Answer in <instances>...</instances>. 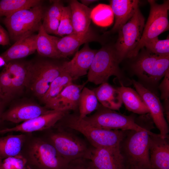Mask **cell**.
Returning <instances> with one entry per match:
<instances>
[{
	"instance_id": "30",
	"label": "cell",
	"mask_w": 169,
	"mask_h": 169,
	"mask_svg": "<svg viewBox=\"0 0 169 169\" xmlns=\"http://www.w3.org/2000/svg\"><path fill=\"white\" fill-rule=\"evenodd\" d=\"M39 0H2L0 1V17L8 16L21 9L41 4Z\"/></svg>"
},
{
	"instance_id": "21",
	"label": "cell",
	"mask_w": 169,
	"mask_h": 169,
	"mask_svg": "<svg viewBox=\"0 0 169 169\" xmlns=\"http://www.w3.org/2000/svg\"><path fill=\"white\" fill-rule=\"evenodd\" d=\"M37 34L25 36L15 42L10 48L0 55L6 63L26 57L35 52Z\"/></svg>"
},
{
	"instance_id": "12",
	"label": "cell",
	"mask_w": 169,
	"mask_h": 169,
	"mask_svg": "<svg viewBox=\"0 0 169 169\" xmlns=\"http://www.w3.org/2000/svg\"><path fill=\"white\" fill-rule=\"evenodd\" d=\"M131 83L148 108L153 122L160 131L161 137L168 138V126L159 98L140 83L134 80H132Z\"/></svg>"
},
{
	"instance_id": "44",
	"label": "cell",
	"mask_w": 169,
	"mask_h": 169,
	"mask_svg": "<svg viewBox=\"0 0 169 169\" xmlns=\"http://www.w3.org/2000/svg\"><path fill=\"white\" fill-rule=\"evenodd\" d=\"M0 169H3L2 166V159L0 158Z\"/></svg>"
},
{
	"instance_id": "14",
	"label": "cell",
	"mask_w": 169,
	"mask_h": 169,
	"mask_svg": "<svg viewBox=\"0 0 169 169\" xmlns=\"http://www.w3.org/2000/svg\"><path fill=\"white\" fill-rule=\"evenodd\" d=\"M88 160L94 169H128L119 151L93 147Z\"/></svg>"
},
{
	"instance_id": "26",
	"label": "cell",
	"mask_w": 169,
	"mask_h": 169,
	"mask_svg": "<svg viewBox=\"0 0 169 169\" xmlns=\"http://www.w3.org/2000/svg\"><path fill=\"white\" fill-rule=\"evenodd\" d=\"M37 34L36 44L38 53L40 55L53 59L61 58L57 50L55 36L48 34L41 23Z\"/></svg>"
},
{
	"instance_id": "11",
	"label": "cell",
	"mask_w": 169,
	"mask_h": 169,
	"mask_svg": "<svg viewBox=\"0 0 169 169\" xmlns=\"http://www.w3.org/2000/svg\"><path fill=\"white\" fill-rule=\"evenodd\" d=\"M30 155L42 169H66L70 162L59 153L52 144L41 141L33 145Z\"/></svg>"
},
{
	"instance_id": "20",
	"label": "cell",
	"mask_w": 169,
	"mask_h": 169,
	"mask_svg": "<svg viewBox=\"0 0 169 169\" xmlns=\"http://www.w3.org/2000/svg\"><path fill=\"white\" fill-rule=\"evenodd\" d=\"M110 6L115 18L114 24L110 30L112 33L118 31L132 17L139 6L137 0H111Z\"/></svg>"
},
{
	"instance_id": "37",
	"label": "cell",
	"mask_w": 169,
	"mask_h": 169,
	"mask_svg": "<svg viewBox=\"0 0 169 169\" xmlns=\"http://www.w3.org/2000/svg\"><path fill=\"white\" fill-rule=\"evenodd\" d=\"M161 92V98L165 101L169 98V69L166 73L163 79L159 86Z\"/></svg>"
},
{
	"instance_id": "3",
	"label": "cell",
	"mask_w": 169,
	"mask_h": 169,
	"mask_svg": "<svg viewBox=\"0 0 169 169\" xmlns=\"http://www.w3.org/2000/svg\"><path fill=\"white\" fill-rule=\"evenodd\" d=\"M119 58L114 47L106 46L97 51L87 73V82L96 85L107 82L112 76H116L123 84L126 80L121 71Z\"/></svg>"
},
{
	"instance_id": "45",
	"label": "cell",
	"mask_w": 169,
	"mask_h": 169,
	"mask_svg": "<svg viewBox=\"0 0 169 169\" xmlns=\"http://www.w3.org/2000/svg\"><path fill=\"white\" fill-rule=\"evenodd\" d=\"M25 169H31L29 166H27Z\"/></svg>"
},
{
	"instance_id": "1",
	"label": "cell",
	"mask_w": 169,
	"mask_h": 169,
	"mask_svg": "<svg viewBox=\"0 0 169 169\" xmlns=\"http://www.w3.org/2000/svg\"><path fill=\"white\" fill-rule=\"evenodd\" d=\"M67 127L84 136L95 148H103L120 151L126 131L104 129L94 126L79 115L67 114L63 118Z\"/></svg>"
},
{
	"instance_id": "43",
	"label": "cell",
	"mask_w": 169,
	"mask_h": 169,
	"mask_svg": "<svg viewBox=\"0 0 169 169\" xmlns=\"http://www.w3.org/2000/svg\"><path fill=\"white\" fill-rule=\"evenodd\" d=\"M128 169H147L142 167L138 166H130L128 167Z\"/></svg>"
},
{
	"instance_id": "38",
	"label": "cell",
	"mask_w": 169,
	"mask_h": 169,
	"mask_svg": "<svg viewBox=\"0 0 169 169\" xmlns=\"http://www.w3.org/2000/svg\"><path fill=\"white\" fill-rule=\"evenodd\" d=\"M79 159L69 162L66 169H94L89 161Z\"/></svg>"
},
{
	"instance_id": "36",
	"label": "cell",
	"mask_w": 169,
	"mask_h": 169,
	"mask_svg": "<svg viewBox=\"0 0 169 169\" xmlns=\"http://www.w3.org/2000/svg\"><path fill=\"white\" fill-rule=\"evenodd\" d=\"M27 160L19 154L6 158L2 161L3 169H25Z\"/></svg>"
},
{
	"instance_id": "27",
	"label": "cell",
	"mask_w": 169,
	"mask_h": 169,
	"mask_svg": "<svg viewBox=\"0 0 169 169\" xmlns=\"http://www.w3.org/2000/svg\"><path fill=\"white\" fill-rule=\"evenodd\" d=\"M45 12L42 25L48 34L57 35L64 5L59 0H54Z\"/></svg>"
},
{
	"instance_id": "5",
	"label": "cell",
	"mask_w": 169,
	"mask_h": 169,
	"mask_svg": "<svg viewBox=\"0 0 169 169\" xmlns=\"http://www.w3.org/2000/svg\"><path fill=\"white\" fill-rule=\"evenodd\" d=\"M26 88L41 99L53 81L63 71L62 64L42 60L27 64Z\"/></svg>"
},
{
	"instance_id": "28",
	"label": "cell",
	"mask_w": 169,
	"mask_h": 169,
	"mask_svg": "<svg viewBox=\"0 0 169 169\" xmlns=\"http://www.w3.org/2000/svg\"><path fill=\"white\" fill-rule=\"evenodd\" d=\"M25 138L23 134L0 137V158L2 160L19 154Z\"/></svg>"
},
{
	"instance_id": "41",
	"label": "cell",
	"mask_w": 169,
	"mask_h": 169,
	"mask_svg": "<svg viewBox=\"0 0 169 169\" xmlns=\"http://www.w3.org/2000/svg\"><path fill=\"white\" fill-rule=\"evenodd\" d=\"M97 1V0H81V2L82 4L88 7L89 5Z\"/></svg>"
},
{
	"instance_id": "31",
	"label": "cell",
	"mask_w": 169,
	"mask_h": 169,
	"mask_svg": "<svg viewBox=\"0 0 169 169\" xmlns=\"http://www.w3.org/2000/svg\"><path fill=\"white\" fill-rule=\"evenodd\" d=\"M73 80L66 72L63 71L51 83L44 96L41 99L45 104L57 96L65 87L73 83Z\"/></svg>"
},
{
	"instance_id": "9",
	"label": "cell",
	"mask_w": 169,
	"mask_h": 169,
	"mask_svg": "<svg viewBox=\"0 0 169 169\" xmlns=\"http://www.w3.org/2000/svg\"><path fill=\"white\" fill-rule=\"evenodd\" d=\"M92 115L83 119L91 125L99 128L123 131H141L146 129L139 125L131 115H126L100 105Z\"/></svg>"
},
{
	"instance_id": "10",
	"label": "cell",
	"mask_w": 169,
	"mask_h": 169,
	"mask_svg": "<svg viewBox=\"0 0 169 169\" xmlns=\"http://www.w3.org/2000/svg\"><path fill=\"white\" fill-rule=\"evenodd\" d=\"M50 140L59 153L69 162L79 159H89L91 149L74 136L67 132H61L52 135Z\"/></svg>"
},
{
	"instance_id": "32",
	"label": "cell",
	"mask_w": 169,
	"mask_h": 169,
	"mask_svg": "<svg viewBox=\"0 0 169 169\" xmlns=\"http://www.w3.org/2000/svg\"><path fill=\"white\" fill-rule=\"evenodd\" d=\"M114 15L110 6L99 4L92 9L91 19L96 25L102 27L109 26L112 23Z\"/></svg>"
},
{
	"instance_id": "35",
	"label": "cell",
	"mask_w": 169,
	"mask_h": 169,
	"mask_svg": "<svg viewBox=\"0 0 169 169\" xmlns=\"http://www.w3.org/2000/svg\"><path fill=\"white\" fill-rule=\"evenodd\" d=\"M10 75L4 68L0 73V96L6 102L13 97Z\"/></svg>"
},
{
	"instance_id": "6",
	"label": "cell",
	"mask_w": 169,
	"mask_h": 169,
	"mask_svg": "<svg viewBox=\"0 0 169 169\" xmlns=\"http://www.w3.org/2000/svg\"><path fill=\"white\" fill-rule=\"evenodd\" d=\"M145 21L138 6L131 18L118 30V37L114 47L120 62L125 58H131L141 39Z\"/></svg>"
},
{
	"instance_id": "40",
	"label": "cell",
	"mask_w": 169,
	"mask_h": 169,
	"mask_svg": "<svg viewBox=\"0 0 169 169\" xmlns=\"http://www.w3.org/2000/svg\"><path fill=\"white\" fill-rule=\"evenodd\" d=\"M6 102L0 96V120L3 114V111Z\"/></svg>"
},
{
	"instance_id": "29",
	"label": "cell",
	"mask_w": 169,
	"mask_h": 169,
	"mask_svg": "<svg viewBox=\"0 0 169 169\" xmlns=\"http://www.w3.org/2000/svg\"><path fill=\"white\" fill-rule=\"evenodd\" d=\"M99 105L94 91L84 87L80 93L79 99V118L83 119L96 110Z\"/></svg>"
},
{
	"instance_id": "22",
	"label": "cell",
	"mask_w": 169,
	"mask_h": 169,
	"mask_svg": "<svg viewBox=\"0 0 169 169\" xmlns=\"http://www.w3.org/2000/svg\"><path fill=\"white\" fill-rule=\"evenodd\" d=\"M74 33H86L90 28L92 9L75 0L70 1Z\"/></svg>"
},
{
	"instance_id": "4",
	"label": "cell",
	"mask_w": 169,
	"mask_h": 169,
	"mask_svg": "<svg viewBox=\"0 0 169 169\" xmlns=\"http://www.w3.org/2000/svg\"><path fill=\"white\" fill-rule=\"evenodd\" d=\"M44 12L41 4L19 10L5 17L3 22L9 37L15 42L38 31Z\"/></svg>"
},
{
	"instance_id": "16",
	"label": "cell",
	"mask_w": 169,
	"mask_h": 169,
	"mask_svg": "<svg viewBox=\"0 0 169 169\" xmlns=\"http://www.w3.org/2000/svg\"><path fill=\"white\" fill-rule=\"evenodd\" d=\"M100 41V37L90 28L84 34L73 33L61 38L54 37L56 48L61 58H66L73 54L83 44Z\"/></svg>"
},
{
	"instance_id": "34",
	"label": "cell",
	"mask_w": 169,
	"mask_h": 169,
	"mask_svg": "<svg viewBox=\"0 0 169 169\" xmlns=\"http://www.w3.org/2000/svg\"><path fill=\"white\" fill-rule=\"evenodd\" d=\"M148 51L157 55H169V38L159 40L156 37L146 42L144 45Z\"/></svg>"
},
{
	"instance_id": "39",
	"label": "cell",
	"mask_w": 169,
	"mask_h": 169,
	"mask_svg": "<svg viewBox=\"0 0 169 169\" xmlns=\"http://www.w3.org/2000/svg\"><path fill=\"white\" fill-rule=\"evenodd\" d=\"M9 34L0 24V45H6L10 44Z\"/></svg>"
},
{
	"instance_id": "17",
	"label": "cell",
	"mask_w": 169,
	"mask_h": 169,
	"mask_svg": "<svg viewBox=\"0 0 169 169\" xmlns=\"http://www.w3.org/2000/svg\"><path fill=\"white\" fill-rule=\"evenodd\" d=\"M88 82L81 84L73 83L65 87L57 96L45 104L52 110H75L78 108L80 93Z\"/></svg>"
},
{
	"instance_id": "2",
	"label": "cell",
	"mask_w": 169,
	"mask_h": 169,
	"mask_svg": "<svg viewBox=\"0 0 169 169\" xmlns=\"http://www.w3.org/2000/svg\"><path fill=\"white\" fill-rule=\"evenodd\" d=\"M144 130L126 131L120 150L127 166H138L154 169L151 165L149 153L150 134Z\"/></svg>"
},
{
	"instance_id": "19",
	"label": "cell",
	"mask_w": 169,
	"mask_h": 169,
	"mask_svg": "<svg viewBox=\"0 0 169 169\" xmlns=\"http://www.w3.org/2000/svg\"><path fill=\"white\" fill-rule=\"evenodd\" d=\"M52 110L32 103L16 105L3 113L1 119L13 123L23 122L45 114Z\"/></svg>"
},
{
	"instance_id": "25",
	"label": "cell",
	"mask_w": 169,
	"mask_h": 169,
	"mask_svg": "<svg viewBox=\"0 0 169 169\" xmlns=\"http://www.w3.org/2000/svg\"><path fill=\"white\" fill-rule=\"evenodd\" d=\"M117 89L120 92L122 103L127 110L139 114L150 113L144 101L136 91L122 84Z\"/></svg>"
},
{
	"instance_id": "24",
	"label": "cell",
	"mask_w": 169,
	"mask_h": 169,
	"mask_svg": "<svg viewBox=\"0 0 169 169\" xmlns=\"http://www.w3.org/2000/svg\"><path fill=\"white\" fill-rule=\"evenodd\" d=\"M101 105L110 109L119 110L122 104L119 91L107 82L93 90Z\"/></svg>"
},
{
	"instance_id": "13",
	"label": "cell",
	"mask_w": 169,
	"mask_h": 169,
	"mask_svg": "<svg viewBox=\"0 0 169 169\" xmlns=\"http://www.w3.org/2000/svg\"><path fill=\"white\" fill-rule=\"evenodd\" d=\"M67 110H51L49 113L22 123L13 127L0 130V133L12 132H32L51 127L69 113Z\"/></svg>"
},
{
	"instance_id": "23",
	"label": "cell",
	"mask_w": 169,
	"mask_h": 169,
	"mask_svg": "<svg viewBox=\"0 0 169 169\" xmlns=\"http://www.w3.org/2000/svg\"><path fill=\"white\" fill-rule=\"evenodd\" d=\"M28 63L18 60L7 63L4 68L10 74L12 81L13 97L26 88Z\"/></svg>"
},
{
	"instance_id": "7",
	"label": "cell",
	"mask_w": 169,
	"mask_h": 169,
	"mask_svg": "<svg viewBox=\"0 0 169 169\" xmlns=\"http://www.w3.org/2000/svg\"><path fill=\"white\" fill-rule=\"evenodd\" d=\"M131 67L141 80L156 85L169 69V55H157L146 50L137 56Z\"/></svg>"
},
{
	"instance_id": "42",
	"label": "cell",
	"mask_w": 169,
	"mask_h": 169,
	"mask_svg": "<svg viewBox=\"0 0 169 169\" xmlns=\"http://www.w3.org/2000/svg\"><path fill=\"white\" fill-rule=\"evenodd\" d=\"M7 63L4 59L0 55V67L5 66Z\"/></svg>"
},
{
	"instance_id": "18",
	"label": "cell",
	"mask_w": 169,
	"mask_h": 169,
	"mask_svg": "<svg viewBox=\"0 0 169 169\" xmlns=\"http://www.w3.org/2000/svg\"><path fill=\"white\" fill-rule=\"evenodd\" d=\"M168 138H163L151 132L150 134L149 153L154 169H169Z\"/></svg>"
},
{
	"instance_id": "8",
	"label": "cell",
	"mask_w": 169,
	"mask_h": 169,
	"mask_svg": "<svg viewBox=\"0 0 169 169\" xmlns=\"http://www.w3.org/2000/svg\"><path fill=\"white\" fill-rule=\"evenodd\" d=\"M150 9L149 16L145 25L141 39L133 51L131 58L136 57L140 50L144 47L149 41L158 37V36L169 29L168 11L169 1L164 0L161 4L153 0H148Z\"/></svg>"
},
{
	"instance_id": "33",
	"label": "cell",
	"mask_w": 169,
	"mask_h": 169,
	"mask_svg": "<svg viewBox=\"0 0 169 169\" xmlns=\"http://www.w3.org/2000/svg\"><path fill=\"white\" fill-rule=\"evenodd\" d=\"M74 33L71 10L69 6H64L57 35L63 36Z\"/></svg>"
},
{
	"instance_id": "15",
	"label": "cell",
	"mask_w": 169,
	"mask_h": 169,
	"mask_svg": "<svg viewBox=\"0 0 169 169\" xmlns=\"http://www.w3.org/2000/svg\"><path fill=\"white\" fill-rule=\"evenodd\" d=\"M97 51L90 48L88 43L85 44L71 60L62 63L63 71L68 74L73 81L86 75Z\"/></svg>"
}]
</instances>
